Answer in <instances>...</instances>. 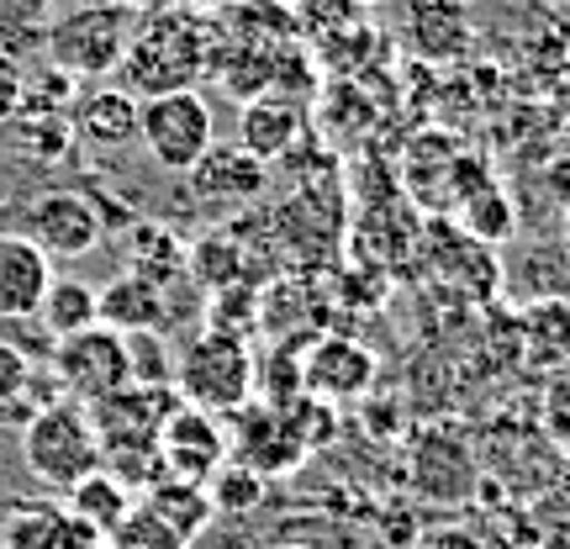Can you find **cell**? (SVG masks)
Here are the masks:
<instances>
[{
  "instance_id": "6da1fadb",
  "label": "cell",
  "mask_w": 570,
  "mask_h": 549,
  "mask_svg": "<svg viewBox=\"0 0 570 549\" xmlns=\"http://www.w3.org/2000/svg\"><path fill=\"white\" fill-rule=\"evenodd\" d=\"M223 53V32L206 11L175 6V11H154L132 27L122 59V90L127 96H169V90H196V85L217 69Z\"/></svg>"
},
{
  "instance_id": "7a4b0ae2",
  "label": "cell",
  "mask_w": 570,
  "mask_h": 549,
  "mask_svg": "<svg viewBox=\"0 0 570 549\" xmlns=\"http://www.w3.org/2000/svg\"><path fill=\"white\" fill-rule=\"evenodd\" d=\"M169 386H175V396L185 408H202L212 418H233L238 408L254 402V354H248V339L223 333V327H196L175 349Z\"/></svg>"
},
{
  "instance_id": "3957f363",
  "label": "cell",
  "mask_w": 570,
  "mask_h": 549,
  "mask_svg": "<svg viewBox=\"0 0 570 549\" xmlns=\"http://www.w3.org/2000/svg\"><path fill=\"white\" fill-rule=\"evenodd\" d=\"M21 460L38 476L42 487L69 491L80 476L101 465V439H96V423L85 402L63 396L53 408L27 412V428H21Z\"/></svg>"
},
{
  "instance_id": "277c9868",
  "label": "cell",
  "mask_w": 570,
  "mask_h": 549,
  "mask_svg": "<svg viewBox=\"0 0 570 549\" xmlns=\"http://www.w3.org/2000/svg\"><path fill=\"white\" fill-rule=\"evenodd\" d=\"M138 17L127 6H96V11H63L42 42H48V59L53 69L75 75V80H101L111 69H122L127 42H132Z\"/></svg>"
},
{
  "instance_id": "5b68a950",
  "label": "cell",
  "mask_w": 570,
  "mask_h": 549,
  "mask_svg": "<svg viewBox=\"0 0 570 549\" xmlns=\"http://www.w3.org/2000/svg\"><path fill=\"white\" fill-rule=\"evenodd\" d=\"M212 127L217 122H212V106L202 90H169V96L138 101V138L148 159L169 175H185L212 148Z\"/></svg>"
},
{
  "instance_id": "8992f818",
  "label": "cell",
  "mask_w": 570,
  "mask_h": 549,
  "mask_svg": "<svg viewBox=\"0 0 570 549\" xmlns=\"http://www.w3.org/2000/svg\"><path fill=\"white\" fill-rule=\"evenodd\" d=\"M48 365L59 370L63 391L75 396V402H101L111 391L132 386V354H127V339L122 333H111V327H85L75 339H59L53 344V360Z\"/></svg>"
},
{
  "instance_id": "52a82bcc",
  "label": "cell",
  "mask_w": 570,
  "mask_h": 549,
  "mask_svg": "<svg viewBox=\"0 0 570 549\" xmlns=\"http://www.w3.org/2000/svg\"><path fill=\"white\" fill-rule=\"evenodd\" d=\"M375 375H381V360H375V349H365L360 339L317 333L312 344H302V391L312 402L348 408V402L370 396Z\"/></svg>"
},
{
  "instance_id": "ba28073f",
  "label": "cell",
  "mask_w": 570,
  "mask_h": 549,
  "mask_svg": "<svg viewBox=\"0 0 570 549\" xmlns=\"http://www.w3.org/2000/svg\"><path fill=\"white\" fill-rule=\"evenodd\" d=\"M175 408H180L175 386H142V381H132V386L111 391L101 402H90L85 412H90V423H96L101 460H106V454H122V449L159 444V428Z\"/></svg>"
},
{
  "instance_id": "9c48e42d",
  "label": "cell",
  "mask_w": 570,
  "mask_h": 549,
  "mask_svg": "<svg viewBox=\"0 0 570 549\" xmlns=\"http://www.w3.org/2000/svg\"><path fill=\"white\" fill-rule=\"evenodd\" d=\"M227 449L254 476H285V470L306 465V454H312L296 418H291V408H265V402H248V408L233 412Z\"/></svg>"
},
{
  "instance_id": "30bf717a",
  "label": "cell",
  "mask_w": 570,
  "mask_h": 549,
  "mask_svg": "<svg viewBox=\"0 0 570 549\" xmlns=\"http://www.w3.org/2000/svg\"><path fill=\"white\" fill-rule=\"evenodd\" d=\"M27 244H38L48 259H85L96 254V244L106 238L101 206L80 196V190H48L27 206V227H21Z\"/></svg>"
},
{
  "instance_id": "8fae6325",
  "label": "cell",
  "mask_w": 570,
  "mask_h": 549,
  "mask_svg": "<svg viewBox=\"0 0 570 549\" xmlns=\"http://www.w3.org/2000/svg\"><path fill=\"white\" fill-rule=\"evenodd\" d=\"M412 487L428 502H470L481 491L475 449L454 428H423L412 444Z\"/></svg>"
},
{
  "instance_id": "7c38bea8",
  "label": "cell",
  "mask_w": 570,
  "mask_h": 549,
  "mask_svg": "<svg viewBox=\"0 0 570 549\" xmlns=\"http://www.w3.org/2000/svg\"><path fill=\"white\" fill-rule=\"evenodd\" d=\"M159 454H164V470L175 476V481H212L217 470L227 465V428L223 418H212L202 408H175L164 418L159 428Z\"/></svg>"
},
{
  "instance_id": "4fadbf2b",
  "label": "cell",
  "mask_w": 570,
  "mask_h": 549,
  "mask_svg": "<svg viewBox=\"0 0 570 549\" xmlns=\"http://www.w3.org/2000/svg\"><path fill=\"white\" fill-rule=\"evenodd\" d=\"M185 185H190V196L206 206H248L265 196L269 185V164H259L254 154H244L238 143H212L202 159L185 169Z\"/></svg>"
},
{
  "instance_id": "5bb4252c",
  "label": "cell",
  "mask_w": 570,
  "mask_h": 549,
  "mask_svg": "<svg viewBox=\"0 0 570 549\" xmlns=\"http://www.w3.org/2000/svg\"><path fill=\"white\" fill-rule=\"evenodd\" d=\"M0 549H111L63 502H11L0 523Z\"/></svg>"
},
{
  "instance_id": "9a60e30c",
  "label": "cell",
  "mask_w": 570,
  "mask_h": 549,
  "mask_svg": "<svg viewBox=\"0 0 570 549\" xmlns=\"http://www.w3.org/2000/svg\"><path fill=\"white\" fill-rule=\"evenodd\" d=\"M306 138V106L296 96H248L238 111V148L254 154L259 164H281L296 143Z\"/></svg>"
},
{
  "instance_id": "2e32d148",
  "label": "cell",
  "mask_w": 570,
  "mask_h": 549,
  "mask_svg": "<svg viewBox=\"0 0 570 549\" xmlns=\"http://www.w3.org/2000/svg\"><path fill=\"white\" fill-rule=\"evenodd\" d=\"M53 285V259L21 233H0V317H38L42 296Z\"/></svg>"
},
{
  "instance_id": "e0dca14e",
  "label": "cell",
  "mask_w": 570,
  "mask_h": 549,
  "mask_svg": "<svg viewBox=\"0 0 570 549\" xmlns=\"http://www.w3.org/2000/svg\"><path fill=\"white\" fill-rule=\"evenodd\" d=\"M518 349L529 370H570V302L566 296H533L518 317Z\"/></svg>"
},
{
  "instance_id": "ac0fdd59",
  "label": "cell",
  "mask_w": 570,
  "mask_h": 549,
  "mask_svg": "<svg viewBox=\"0 0 570 549\" xmlns=\"http://www.w3.org/2000/svg\"><path fill=\"white\" fill-rule=\"evenodd\" d=\"M69 127H75L80 143L127 148V143H138V96H127L122 85H101V90H90V96H75Z\"/></svg>"
},
{
  "instance_id": "d6986e66",
  "label": "cell",
  "mask_w": 570,
  "mask_h": 549,
  "mask_svg": "<svg viewBox=\"0 0 570 549\" xmlns=\"http://www.w3.org/2000/svg\"><path fill=\"white\" fill-rule=\"evenodd\" d=\"M475 38L465 0H407V42L423 59H460Z\"/></svg>"
},
{
  "instance_id": "ffe728a7",
  "label": "cell",
  "mask_w": 570,
  "mask_h": 549,
  "mask_svg": "<svg viewBox=\"0 0 570 549\" xmlns=\"http://www.w3.org/2000/svg\"><path fill=\"white\" fill-rule=\"evenodd\" d=\"M96 323L111 333H164V291L127 269L96 291Z\"/></svg>"
},
{
  "instance_id": "44dd1931",
  "label": "cell",
  "mask_w": 570,
  "mask_h": 549,
  "mask_svg": "<svg viewBox=\"0 0 570 549\" xmlns=\"http://www.w3.org/2000/svg\"><path fill=\"white\" fill-rule=\"evenodd\" d=\"M63 508L75 512L80 523H90V529L111 545V533L127 523V512L138 508V497H132V487H122V481H117L106 465H96L90 476H80L75 487L63 491Z\"/></svg>"
},
{
  "instance_id": "7402d4cb",
  "label": "cell",
  "mask_w": 570,
  "mask_h": 549,
  "mask_svg": "<svg viewBox=\"0 0 570 549\" xmlns=\"http://www.w3.org/2000/svg\"><path fill=\"white\" fill-rule=\"evenodd\" d=\"M142 508L159 518L164 529H175L185 545H196L212 523H217V508H212V491L202 481H175V476H164L159 487L142 491Z\"/></svg>"
},
{
  "instance_id": "603a6c76",
  "label": "cell",
  "mask_w": 570,
  "mask_h": 549,
  "mask_svg": "<svg viewBox=\"0 0 570 549\" xmlns=\"http://www.w3.org/2000/svg\"><path fill=\"white\" fill-rule=\"evenodd\" d=\"M185 281L196 285V291H212V296H223L233 285L248 281V254L244 244L223 233V227H212L202 233L196 244H185Z\"/></svg>"
},
{
  "instance_id": "cb8c5ba5",
  "label": "cell",
  "mask_w": 570,
  "mask_h": 549,
  "mask_svg": "<svg viewBox=\"0 0 570 549\" xmlns=\"http://www.w3.org/2000/svg\"><path fill=\"white\" fill-rule=\"evenodd\" d=\"M38 323L53 344H59V339H75L85 327H96V285L75 281V275L53 281L48 296H42V306H38Z\"/></svg>"
},
{
  "instance_id": "d4e9b609",
  "label": "cell",
  "mask_w": 570,
  "mask_h": 549,
  "mask_svg": "<svg viewBox=\"0 0 570 549\" xmlns=\"http://www.w3.org/2000/svg\"><path fill=\"white\" fill-rule=\"evenodd\" d=\"M69 143H75V127L63 111H17L11 117V148H17V159L27 164H59L69 154Z\"/></svg>"
},
{
  "instance_id": "484cf974",
  "label": "cell",
  "mask_w": 570,
  "mask_h": 549,
  "mask_svg": "<svg viewBox=\"0 0 570 549\" xmlns=\"http://www.w3.org/2000/svg\"><path fill=\"white\" fill-rule=\"evenodd\" d=\"M302 391V349L296 344H275L265 354H254V402L265 408H296Z\"/></svg>"
},
{
  "instance_id": "4316f807",
  "label": "cell",
  "mask_w": 570,
  "mask_h": 549,
  "mask_svg": "<svg viewBox=\"0 0 570 549\" xmlns=\"http://www.w3.org/2000/svg\"><path fill=\"white\" fill-rule=\"evenodd\" d=\"M132 275H142L148 285H169L185 275V244L175 238V227L164 223H138L132 233Z\"/></svg>"
},
{
  "instance_id": "83f0119b",
  "label": "cell",
  "mask_w": 570,
  "mask_h": 549,
  "mask_svg": "<svg viewBox=\"0 0 570 549\" xmlns=\"http://www.w3.org/2000/svg\"><path fill=\"white\" fill-rule=\"evenodd\" d=\"M460 206V227H465V238H475V244H508L512 238V227H518V212H512L508 202V190L491 180L481 185V190H470L465 202H454Z\"/></svg>"
},
{
  "instance_id": "f1b7e54d",
  "label": "cell",
  "mask_w": 570,
  "mask_h": 549,
  "mask_svg": "<svg viewBox=\"0 0 570 549\" xmlns=\"http://www.w3.org/2000/svg\"><path fill=\"white\" fill-rule=\"evenodd\" d=\"M291 6V21H296V38L302 42H317L338 27H354L365 21V6L360 0H285Z\"/></svg>"
},
{
  "instance_id": "f546056e",
  "label": "cell",
  "mask_w": 570,
  "mask_h": 549,
  "mask_svg": "<svg viewBox=\"0 0 570 549\" xmlns=\"http://www.w3.org/2000/svg\"><path fill=\"white\" fill-rule=\"evenodd\" d=\"M206 491H212V508L217 512H254L265 502V476H254L248 465L227 460V465L206 481Z\"/></svg>"
},
{
  "instance_id": "4dcf8cb0",
  "label": "cell",
  "mask_w": 570,
  "mask_h": 549,
  "mask_svg": "<svg viewBox=\"0 0 570 549\" xmlns=\"http://www.w3.org/2000/svg\"><path fill=\"white\" fill-rule=\"evenodd\" d=\"M539 428L560 454L570 460V370H554L544 381V402H539Z\"/></svg>"
},
{
  "instance_id": "1f68e13d",
  "label": "cell",
  "mask_w": 570,
  "mask_h": 549,
  "mask_svg": "<svg viewBox=\"0 0 570 549\" xmlns=\"http://www.w3.org/2000/svg\"><path fill=\"white\" fill-rule=\"evenodd\" d=\"M75 75H63V69H42L32 80H21V106L17 111H63L69 117V106H75Z\"/></svg>"
},
{
  "instance_id": "d6a6232c",
  "label": "cell",
  "mask_w": 570,
  "mask_h": 549,
  "mask_svg": "<svg viewBox=\"0 0 570 549\" xmlns=\"http://www.w3.org/2000/svg\"><path fill=\"white\" fill-rule=\"evenodd\" d=\"M127 354H132V381L142 386H169V370H175V354L164 349V333H122Z\"/></svg>"
},
{
  "instance_id": "836d02e7",
  "label": "cell",
  "mask_w": 570,
  "mask_h": 549,
  "mask_svg": "<svg viewBox=\"0 0 570 549\" xmlns=\"http://www.w3.org/2000/svg\"><path fill=\"white\" fill-rule=\"evenodd\" d=\"M111 545H132V549H190L180 539V533L175 529H164L159 518H154V512L142 508V497H138V508L127 512V523L117 533H111Z\"/></svg>"
},
{
  "instance_id": "e575fe53",
  "label": "cell",
  "mask_w": 570,
  "mask_h": 549,
  "mask_svg": "<svg viewBox=\"0 0 570 549\" xmlns=\"http://www.w3.org/2000/svg\"><path fill=\"white\" fill-rule=\"evenodd\" d=\"M27 375H32V360H27L17 344H0V408L21 402V386H27Z\"/></svg>"
},
{
  "instance_id": "d590c367",
  "label": "cell",
  "mask_w": 570,
  "mask_h": 549,
  "mask_svg": "<svg viewBox=\"0 0 570 549\" xmlns=\"http://www.w3.org/2000/svg\"><path fill=\"white\" fill-rule=\"evenodd\" d=\"M21 80H27V75H21V63L11 59L6 48H0V122H11V117H17V106H21Z\"/></svg>"
},
{
  "instance_id": "8d00e7d4",
  "label": "cell",
  "mask_w": 570,
  "mask_h": 549,
  "mask_svg": "<svg viewBox=\"0 0 570 549\" xmlns=\"http://www.w3.org/2000/svg\"><path fill=\"white\" fill-rule=\"evenodd\" d=\"M412 549H487L481 545V533H470V529H460V523H449V529H433V533H423Z\"/></svg>"
},
{
  "instance_id": "74e56055",
  "label": "cell",
  "mask_w": 570,
  "mask_h": 549,
  "mask_svg": "<svg viewBox=\"0 0 570 549\" xmlns=\"http://www.w3.org/2000/svg\"><path fill=\"white\" fill-rule=\"evenodd\" d=\"M132 17H154V11H175V6H190V0H122Z\"/></svg>"
},
{
  "instance_id": "f35d334b",
  "label": "cell",
  "mask_w": 570,
  "mask_h": 549,
  "mask_svg": "<svg viewBox=\"0 0 570 549\" xmlns=\"http://www.w3.org/2000/svg\"><path fill=\"white\" fill-rule=\"evenodd\" d=\"M69 11H96V6H122V0H63Z\"/></svg>"
},
{
  "instance_id": "ab89813d",
  "label": "cell",
  "mask_w": 570,
  "mask_h": 549,
  "mask_svg": "<svg viewBox=\"0 0 570 549\" xmlns=\"http://www.w3.org/2000/svg\"><path fill=\"white\" fill-rule=\"evenodd\" d=\"M196 6H202V11H217V6H227V11H233V6H244V0H196Z\"/></svg>"
},
{
  "instance_id": "60d3db41",
  "label": "cell",
  "mask_w": 570,
  "mask_h": 549,
  "mask_svg": "<svg viewBox=\"0 0 570 549\" xmlns=\"http://www.w3.org/2000/svg\"><path fill=\"white\" fill-rule=\"evenodd\" d=\"M566 265H570V217H566Z\"/></svg>"
},
{
  "instance_id": "b9f144b4",
  "label": "cell",
  "mask_w": 570,
  "mask_h": 549,
  "mask_svg": "<svg viewBox=\"0 0 570 549\" xmlns=\"http://www.w3.org/2000/svg\"><path fill=\"white\" fill-rule=\"evenodd\" d=\"M360 6H365V11H375V6H386V0H360Z\"/></svg>"
},
{
  "instance_id": "7bdbcfd3",
  "label": "cell",
  "mask_w": 570,
  "mask_h": 549,
  "mask_svg": "<svg viewBox=\"0 0 570 549\" xmlns=\"http://www.w3.org/2000/svg\"><path fill=\"white\" fill-rule=\"evenodd\" d=\"M281 549H312V545H281Z\"/></svg>"
},
{
  "instance_id": "ee69618b",
  "label": "cell",
  "mask_w": 570,
  "mask_h": 549,
  "mask_svg": "<svg viewBox=\"0 0 570 549\" xmlns=\"http://www.w3.org/2000/svg\"><path fill=\"white\" fill-rule=\"evenodd\" d=\"M111 549H132V545H111Z\"/></svg>"
}]
</instances>
